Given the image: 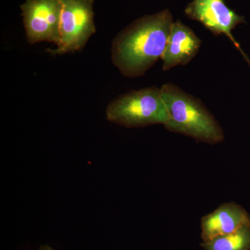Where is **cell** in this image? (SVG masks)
I'll use <instances>...</instances> for the list:
<instances>
[{
    "instance_id": "8992f818",
    "label": "cell",
    "mask_w": 250,
    "mask_h": 250,
    "mask_svg": "<svg viewBox=\"0 0 250 250\" xmlns=\"http://www.w3.org/2000/svg\"><path fill=\"white\" fill-rule=\"evenodd\" d=\"M184 12L188 18L202 23L215 35L228 36L250 65L249 58L231 33L238 24L246 22L245 18L229 8L224 0H192Z\"/></svg>"
},
{
    "instance_id": "6da1fadb",
    "label": "cell",
    "mask_w": 250,
    "mask_h": 250,
    "mask_svg": "<svg viewBox=\"0 0 250 250\" xmlns=\"http://www.w3.org/2000/svg\"><path fill=\"white\" fill-rule=\"evenodd\" d=\"M173 18L169 10L134 21L116 36L112 61L125 77L143 76L165 51Z\"/></svg>"
},
{
    "instance_id": "3957f363",
    "label": "cell",
    "mask_w": 250,
    "mask_h": 250,
    "mask_svg": "<svg viewBox=\"0 0 250 250\" xmlns=\"http://www.w3.org/2000/svg\"><path fill=\"white\" fill-rule=\"evenodd\" d=\"M108 121L127 128L165 125L168 121L161 88L150 87L118 97L106 108Z\"/></svg>"
},
{
    "instance_id": "ba28073f",
    "label": "cell",
    "mask_w": 250,
    "mask_h": 250,
    "mask_svg": "<svg viewBox=\"0 0 250 250\" xmlns=\"http://www.w3.org/2000/svg\"><path fill=\"white\" fill-rule=\"evenodd\" d=\"M202 41L190 28L177 21L171 26L170 35L161 59L163 70L185 65L200 50Z\"/></svg>"
},
{
    "instance_id": "277c9868",
    "label": "cell",
    "mask_w": 250,
    "mask_h": 250,
    "mask_svg": "<svg viewBox=\"0 0 250 250\" xmlns=\"http://www.w3.org/2000/svg\"><path fill=\"white\" fill-rule=\"evenodd\" d=\"M61 39L57 47L48 49L52 55L80 50L96 31L94 21V0H61Z\"/></svg>"
},
{
    "instance_id": "52a82bcc",
    "label": "cell",
    "mask_w": 250,
    "mask_h": 250,
    "mask_svg": "<svg viewBox=\"0 0 250 250\" xmlns=\"http://www.w3.org/2000/svg\"><path fill=\"white\" fill-rule=\"evenodd\" d=\"M250 216L243 207L235 202L219 206L201 219V238L206 243L229 234L250 223Z\"/></svg>"
},
{
    "instance_id": "30bf717a",
    "label": "cell",
    "mask_w": 250,
    "mask_h": 250,
    "mask_svg": "<svg viewBox=\"0 0 250 250\" xmlns=\"http://www.w3.org/2000/svg\"><path fill=\"white\" fill-rule=\"evenodd\" d=\"M39 250H54L51 247L49 246H41Z\"/></svg>"
},
{
    "instance_id": "9c48e42d",
    "label": "cell",
    "mask_w": 250,
    "mask_h": 250,
    "mask_svg": "<svg viewBox=\"0 0 250 250\" xmlns=\"http://www.w3.org/2000/svg\"><path fill=\"white\" fill-rule=\"evenodd\" d=\"M205 250H250V222L234 232L201 244Z\"/></svg>"
},
{
    "instance_id": "5b68a950",
    "label": "cell",
    "mask_w": 250,
    "mask_h": 250,
    "mask_svg": "<svg viewBox=\"0 0 250 250\" xmlns=\"http://www.w3.org/2000/svg\"><path fill=\"white\" fill-rule=\"evenodd\" d=\"M21 9L29 44L48 41L58 45L61 39V0H26Z\"/></svg>"
},
{
    "instance_id": "7a4b0ae2",
    "label": "cell",
    "mask_w": 250,
    "mask_h": 250,
    "mask_svg": "<svg viewBox=\"0 0 250 250\" xmlns=\"http://www.w3.org/2000/svg\"><path fill=\"white\" fill-rule=\"evenodd\" d=\"M161 91L168 116L166 129L208 144L225 139L221 126L199 99L172 83L163 85Z\"/></svg>"
}]
</instances>
